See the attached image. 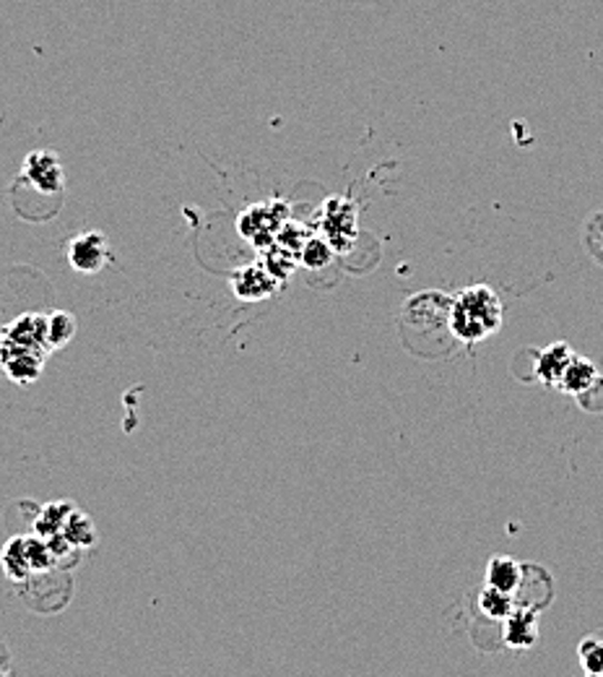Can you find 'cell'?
Instances as JSON below:
<instances>
[{
    "instance_id": "6da1fadb",
    "label": "cell",
    "mask_w": 603,
    "mask_h": 677,
    "mask_svg": "<svg viewBox=\"0 0 603 677\" xmlns=\"http://www.w3.org/2000/svg\"><path fill=\"white\" fill-rule=\"evenodd\" d=\"M502 326V302L486 285L465 287L450 308V333L463 345H476Z\"/></svg>"
},
{
    "instance_id": "7a4b0ae2",
    "label": "cell",
    "mask_w": 603,
    "mask_h": 677,
    "mask_svg": "<svg viewBox=\"0 0 603 677\" xmlns=\"http://www.w3.org/2000/svg\"><path fill=\"white\" fill-rule=\"evenodd\" d=\"M60 566L56 555H52L48 539L34 535H17L0 550V568L6 578L17 584H27L37 576H48L50 570Z\"/></svg>"
},
{
    "instance_id": "3957f363",
    "label": "cell",
    "mask_w": 603,
    "mask_h": 677,
    "mask_svg": "<svg viewBox=\"0 0 603 677\" xmlns=\"http://www.w3.org/2000/svg\"><path fill=\"white\" fill-rule=\"evenodd\" d=\"M289 222V203L287 201H263L253 203L242 211L237 219V230L242 238L253 242L255 248H271L277 242L281 227Z\"/></svg>"
},
{
    "instance_id": "277c9868",
    "label": "cell",
    "mask_w": 603,
    "mask_h": 677,
    "mask_svg": "<svg viewBox=\"0 0 603 677\" xmlns=\"http://www.w3.org/2000/svg\"><path fill=\"white\" fill-rule=\"evenodd\" d=\"M44 360H48V352H42V349L17 345V341L0 337V370L13 384L32 386L34 380H40L44 372Z\"/></svg>"
},
{
    "instance_id": "5b68a950",
    "label": "cell",
    "mask_w": 603,
    "mask_h": 677,
    "mask_svg": "<svg viewBox=\"0 0 603 677\" xmlns=\"http://www.w3.org/2000/svg\"><path fill=\"white\" fill-rule=\"evenodd\" d=\"M19 178H24V182L40 190L44 196H58L63 193L66 188V172L63 162L56 151L50 149H37L24 159V167H21Z\"/></svg>"
},
{
    "instance_id": "8992f818",
    "label": "cell",
    "mask_w": 603,
    "mask_h": 677,
    "mask_svg": "<svg viewBox=\"0 0 603 677\" xmlns=\"http://www.w3.org/2000/svg\"><path fill=\"white\" fill-rule=\"evenodd\" d=\"M68 263H71L73 271L79 273H97L102 271L107 263H110V242L102 232L89 230L76 235V238L68 242Z\"/></svg>"
},
{
    "instance_id": "52a82bcc",
    "label": "cell",
    "mask_w": 603,
    "mask_h": 677,
    "mask_svg": "<svg viewBox=\"0 0 603 677\" xmlns=\"http://www.w3.org/2000/svg\"><path fill=\"white\" fill-rule=\"evenodd\" d=\"M281 285V279L273 277L265 263H250L237 269L232 277H229V287H232L234 298L258 302V300H269L273 292H277Z\"/></svg>"
},
{
    "instance_id": "ba28073f",
    "label": "cell",
    "mask_w": 603,
    "mask_h": 677,
    "mask_svg": "<svg viewBox=\"0 0 603 677\" xmlns=\"http://www.w3.org/2000/svg\"><path fill=\"white\" fill-rule=\"evenodd\" d=\"M325 240L331 242L335 250H346L351 238H356V209L351 207L346 199H331L325 203V219H323Z\"/></svg>"
},
{
    "instance_id": "9c48e42d",
    "label": "cell",
    "mask_w": 603,
    "mask_h": 677,
    "mask_svg": "<svg viewBox=\"0 0 603 677\" xmlns=\"http://www.w3.org/2000/svg\"><path fill=\"white\" fill-rule=\"evenodd\" d=\"M0 337L17 341V345L42 349V352H52L48 345V316L42 313H24L6 326Z\"/></svg>"
},
{
    "instance_id": "30bf717a",
    "label": "cell",
    "mask_w": 603,
    "mask_h": 677,
    "mask_svg": "<svg viewBox=\"0 0 603 677\" xmlns=\"http://www.w3.org/2000/svg\"><path fill=\"white\" fill-rule=\"evenodd\" d=\"M572 357H575V352H572V347L564 345V341H556V345L546 347L544 352L539 355V362H536L539 378L544 380L546 386H560L564 370L570 368Z\"/></svg>"
},
{
    "instance_id": "8fae6325",
    "label": "cell",
    "mask_w": 603,
    "mask_h": 677,
    "mask_svg": "<svg viewBox=\"0 0 603 677\" xmlns=\"http://www.w3.org/2000/svg\"><path fill=\"white\" fill-rule=\"evenodd\" d=\"M599 384V372H595V365L591 360H585V357H572L570 368L564 370V376L560 380V386L556 389H562L564 394H572V397H583L593 389V386Z\"/></svg>"
},
{
    "instance_id": "7c38bea8",
    "label": "cell",
    "mask_w": 603,
    "mask_h": 677,
    "mask_svg": "<svg viewBox=\"0 0 603 677\" xmlns=\"http://www.w3.org/2000/svg\"><path fill=\"white\" fill-rule=\"evenodd\" d=\"M523 581V568L521 562L513 558H492L490 568H486V587H494L507 595H515L517 587Z\"/></svg>"
},
{
    "instance_id": "4fadbf2b",
    "label": "cell",
    "mask_w": 603,
    "mask_h": 677,
    "mask_svg": "<svg viewBox=\"0 0 603 677\" xmlns=\"http://www.w3.org/2000/svg\"><path fill=\"white\" fill-rule=\"evenodd\" d=\"M73 508L76 506L68 504V500H52V504H44L40 508V511H37V516H34L32 531H37V535H40V537L60 535Z\"/></svg>"
},
{
    "instance_id": "5bb4252c",
    "label": "cell",
    "mask_w": 603,
    "mask_h": 677,
    "mask_svg": "<svg viewBox=\"0 0 603 677\" xmlns=\"http://www.w3.org/2000/svg\"><path fill=\"white\" fill-rule=\"evenodd\" d=\"M505 623H507L505 641L513 646V649H529V646L536 644L539 628H536V615L531 610H515Z\"/></svg>"
},
{
    "instance_id": "9a60e30c",
    "label": "cell",
    "mask_w": 603,
    "mask_h": 677,
    "mask_svg": "<svg viewBox=\"0 0 603 677\" xmlns=\"http://www.w3.org/2000/svg\"><path fill=\"white\" fill-rule=\"evenodd\" d=\"M60 535H63L73 547H79V550H87V547L97 542L94 521H91V516L87 511H81V508H73Z\"/></svg>"
},
{
    "instance_id": "2e32d148",
    "label": "cell",
    "mask_w": 603,
    "mask_h": 677,
    "mask_svg": "<svg viewBox=\"0 0 603 677\" xmlns=\"http://www.w3.org/2000/svg\"><path fill=\"white\" fill-rule=\"evenodd\" d=\"M76 316L68 313V310H56V313L48 316V345L50 349H63L66 345H71V339L76 337Z\"/></svg>"
},
{
    "instance_id": "e0dca14e",
    "label": "cell",
    "mask_w": 603,
    "mask_h": 677,
    "mask_svg": "<svg viewBox=\"0 0 603 677\" xmlns=\"http://www.w3.org/2000/svg\"><path fill=\"white\" fill-rule=\"evenodd\" d=\"M479 607H481V613L486 615V618L507 620L510 615L515 613V599H513V595H507V591L486 587L484 591H481Z\"/></svg>"
},
{
    "instance_id": "ac0fdd59",
    "label": "cell",
    "mask_w": 603,
    "mask_h": 677,
    "mask_svg": "<svg viewBox=\"0 0 603 677\" xmlns=\"http://www.w3.org/2000/svg\"><path fill=\"white\" fill-rule=\"evenodd\" d=\"M333 250L335 248L325 238H310L300 253V263L308 269H323L333 261Z\"/></svg>"
},
{
    "instance_id": "d6986e66",
    "label": "cell",
    "mask_w": 603,
    "mask_h": 677,
    "mask_svg": "<svg viewBox=\"0 0 603 677\" xmlns=\"http://www.w3.org/2000/svg\"><path fill=\"white\" fill-rule=\"evenodd\" d=\"M580 665L587 675H603V641L601 638H585L580 644Z\"/></svg>"
},
{
    "instance_id": "ffe728a7",
    "label": "cell",
    "mask_w": 603,
    "mask_h": 677,
    "mask_svg": "<svg viewBox=\"0 0 603 677\" xmlns=\"http://www.w3.org/2000/svg\"><path fill=\"white\" fill-rule=\"evenodd\" d=\"M13 667H11V654L9 649H6V644L0 641V675H11Z\"/></svg>"
}]
</instances>
